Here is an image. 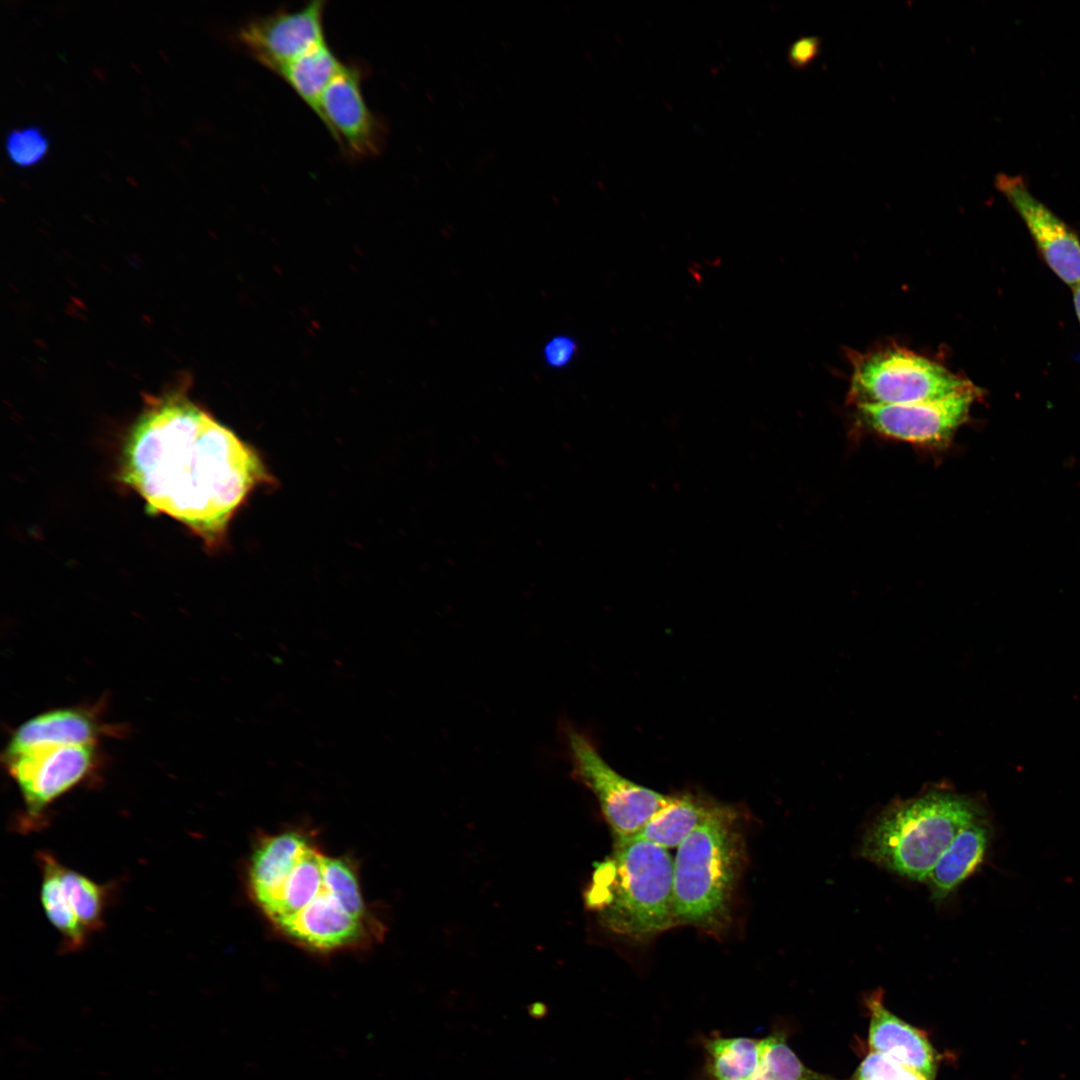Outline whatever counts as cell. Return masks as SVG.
I'll use <instances>...</instances> for the list:
<instances>
[{"instance_id":"obj_1","label":"cell","mask_w":1080,"mask_h":1080,"mask_svg":"<svg viewBox=\"0 0 1080 1080\" xmlns=\"http://www.w3.org/2000/svg\"><path fill=\"white\" fill-rule=\"evenodd\" d=\"M121 480L152 514L177 520L208 548L271 476L261 458L183 391L150 397L123 446Z\"/></svg>"},{"instance_id":"obj_2","label":"cell","mask_w":1080,"mask_h":1080,"mask_svg":"<svg viewBox=\"0 0 1080 1080\" xmlns=\"http://www.w3.org/2000/svg\"><path fill=\"white\" fill-rule=\"evenodd\" d=\"M987 815L983 801L945 785L897 800L867 828L863 857L894 873L925 881L941 854L970 822Z\"/></svg>"},{"instance_id":"obj_3","label":"cell","mask_w":1080,"mask_h":1080,"mask_svg":"<svg viewBox=\"0 0 1080 1080\" xmlns=\"http://www.w3.org/2000/svg\"><path fill=\"white\" fill-rule=\"evenodd\" d=\"M615 840L612 854L596 866L587 905L603 926L633 940L678 925L673 859L667 849L642 839Z\"/></svg>"},{"instance_id":"obj_4","label":"cell","mask_w":1080,"mask_h":1080,"mask_svg":"<svg viewBox=\"0 0 1080 1080\" xmlns=\"http://www.w3.org/2000/svg\"><path fill=\"white\" fill-rule=\"evenodd\" d=\"M744 860L736 812L716 805L677 847L673 859L674 909L678 924L718 931L730 919Z\"/></svg>"},{"instance_id":"obj_5","label":"cell","mask_w":1080,"mask_h":1080,"mask_svg":"<svg viewBox=\"0 0 1080 1080\" xmlns=\"http://www.w3.org/2000/svg\"><path fill=\"white\" fill-rule=\"evenodd\" d=\"M851 361L848 399L856 406L932 401L971 383L937 362L900 347L855 353Z\"/></svg>"},{"instance_id":"obj_6","label":"cell","mask_w":1080,"mask_h":1080,"mask_svg":"<svg viewBox=\"0 0 1080 1080\" xmlns=\"http://www.w3.org/2000/svg\"><path fill=\"white\" fill-rule=\"evenodd\" d=\"M369 920L352 865L326 856L321 891L300 912L276 927L298 944L328 952L365 943Z\"/></svg>"},{"instance_id":"obj_7","label":"cell","mask_w":1080,"mask_h":1080,"mask_svg":"<svg viewBox=\"0 0 1080 1080\" xmlns=\"http://www.w3.org/2000/svg\"><path fill=\"white\" fill-rule=\"evenodd\" d=\"M4 762L24 804L16 828L27 833L45 827L48 808L88 779L96 768V750L95 745L42 748Z\"/></svg>"},{"instance_id":"obj_8","label":"cell","mask_w":1080,"mask_h":1080,"mask_svg":"<svg viewBox=\"0 0 1080 1080\" xmlns=\"http://www.w3.org/2000/svg\"><path fill=\"white\" fill-rule=\"evenodd\" d=\"M574 776L596 797L615 839L635 836L670 796L639 785L615 771L581 732L566 727Z\"/></svg>"},{"instance_id":"obj_9","label":"cell","mask_w":1080,"mask_h":1080,"mask_svg":"<svg viewBox=\"0 0 1080 1080\" xmlns=\"http://www.w3.org/2000/svg\"><path fill=\"white\" fill-rule=\"evenodd\" d=\"M983 391L972 382L941 399L857 406L862 421L879 435L921 447L941 448L969 417Z\"/></svg>"},{"instance_id":"obj_10","label":"cell","mask_w":1080,"mask_h":1080,"mask_svg":"<svg viewBox=\"0 0 1080 1080\" xmlns=\"http://www.w3.org/2000/svg\"><path fill=\"white\" fill-rule=\"evenodd\" d=\"M325 2L311 1L297 10H277L256 16L236 32V39L259 63L277 73L310 49L326 42Z\"/></svg>"},{"instance_id":"obj_11","label":"cell","mask_w":1080,"mask_h":1080,"mask_svg":"<svg viewBox=\"0 0 1080 1080\" xmlns=\"http://www.w3.org/2000/svg\"><path fill=\"white\" fill-rule=\"evenodd\" d=\"M995 186L1023 220L1050 269L1068 286L1080 284V239L1076 232L1037 199L1021 177L1000 173Z\"/></svg>"},{"instance_id":"obj_12","label":"cell","mask_w":1080,"mask_h":1080,"mask_svg":"<svg viewBox=\"0 0 1080 1080\" xmlns=\"http://www.w3.org/2000/svg\"><path fill=\"white\" fill-rule=\"evenodd\" d=\"M319 118L352 157H369L380 151L384 129L365 102L357 67L344 64L325 88Z\"/></svg>"},{"instance_id":"obj_13","label":"cell","mask_w":1080,"mask_h":1080,"mask_svg":"<svg viewBox=\"0 0 1080 1080\" xmlns=\"http://www.w3.org/2000/svg\"><path fill=\"white\" fill-rule=\"evenodd\" d=\"M869 1012V1051L886 1055L935 1080L939 1056L928 1034L892 1013L884 1004L883 991L878 989L865 997Z\"/></svg>"},{"instance_id":"obj_14","label":"cell","mask_w":1080,"mask_h":1080,"mask_svg":"<svg viewBox=\"0 0 1080 1080\" xmlns=\"http://www.w3.org/2000/svg\"><path fill=\"white\" fill-rule=\"evenodd\" d=\"M103 733L104 726L88 710L59 708L46 711L26 720L14 731L4 758L42 748L95 745Z\"/></svg>"},{"instance_id":"obj_15","label":"cell","mask_w":1080,"mask_h":1080,"mask_svg":"<svg viewBox=\"0 0 1080 1080\" xmlns=\"http://www.w3.org/2000/svg\"><path fill=\"white\" fill-rule=\"evenodd\" d=\"M113 889V884H99L61 863L50 907L60 921L80 926L91 935L104 927Z\"/></svg>"},{"instance_id":"obj_16","label":"cell","mask_w":1080,"mask_h":1080,"mask_svg":"<svg viewBox=\"0 0 1080 1080\" xmlns=\"http://www.w3.org/2000/svg\"><path fill=\"white\" fill-rule=\"evenodd\" d=\"M991 839L987 815L964 826L930 871L927 882L935 899H944L983 863Z\"/></svg>"},{"instance_id":"obj_17","label":"cell","mask_w":1080,"mask_h":1080,"mask_svg":"<svg viewBox=\"0 0 1080 1080\" xmlns=\"http://www.w3.org/2000/svg\"><path fill=\"white\" fill-rule=\"evenodd\" d=\"M695 1042L702 1062L692 1080H750L756 1070L761 1038L724 1036L719 1031L698 1034Z\"/></svg>"},{"instance_id":"obj_18","label":"cell","mask_w":1080,"mask_h":1080,"mask_svg":"<svg viewBox=\"0 0 1080 1080\" xmlns=\"http://www.w3.org/2000/svg\"><path fill=\"white\" fill-rule=\"evenodd\" d=\"M716 804L691 795L670 796L633 837L664 849L678 847L711 814Z\"/></svg>"},{"instance_id":"obj_19","label":"cell","mask_w":1080,"mask_h":1080,"mask_svg":"<svg viewBox=\"0 0 1080 1080\" xmlns=\"http://www.w3.org/2000/svg\"><path fill=\"white\" fill-rule=\"evenodd\" d=\"M343 65L324 42L289 62L277 74L319 117L321 96Z\"/></svg>"},{"instance_id":"obj_20","label":"cell","mask_w":1080,"mask_h":1080,"mask_svg":"<svg viewBox=\"0 0 1080 1080\" xmlns=\"http://www.w3.org/2000/svg\"><path fill=\"white\" fill-rule=\"evenodd\" d=\"M791 1028L775 1019L761 1038L759 1060L750 1080H836L807 1067L788 1043Z\"/></svg>"},{"instance_id":"obj_21","label":"cell","mask_w":1080,"mask_h":1080,"mask_svg":"<svg viewBox=\"0 0 1080 1080\" xmlns=\"http://www.w3.org/2000/svg\"><path fill=\"white\" fill-rule=\"evenodd\" d=\"M8 160L18 168H31L43 161L49 152V139L35 125L10 130L4 141Z\"/></svg>"},{"instance_id":"obj_22","label":"cell","mask_w":1080,"mask_h":1080,"mask_svg":"<svg viewBox=\"0 0 1080 1080\" xmlns=\"http://www.w3.org/2000/svg\"><path fill=\"white\" fill-rule=\"evenodd\" d=\"M849 1080H930L896 1060L869 1051Z\"/></svg>"},{"instance_id":"obj_23","label":"cell","mask_w":1080,"mask_h":1080,"mask_svg":"<svg viewBox=\"0 0 1080 1080\" xmlns=\"http://www.w3.org/2000/svg\"><path fill=\"white\" fill-rule=\"evenodd\" d=\"M578 354L576 339L568 334H558L549 338L542 350L543 361L551 369L567 368Z\"/></svg>"},{"instance_id":"obj_24","label":"cell","mask_w":1080,"mask_h":1080,"mask_svg":"<svg viewBox=\"0 0 1080 1080\" xmlns=\"http://www.w3.org/2000/svg\"><path fill=\"white\" fill-rule=\"evenodd\" d=\"M822 40L818 36H804L794 41L788 49V61L796 69L810 65L821 53Z\"/></svg>"},{"instance_id":"obj_25","label":"cell","mask_w":1080,"mask_h":1080,"mask_svg":"<svg viewBox=\"0 0 1080 1080\" xmlns=\"http://www.w3.org/2000/svg\"><path fill=\"white\" fill-rule=\"evenodd\" d=\"M1073 302L1076 311V315L1080 322V284L1073 287Z\"/></svg>"}]
</instances>
